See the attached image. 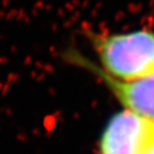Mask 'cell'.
I'll use <instances>...</instances> for the list:
<instances>
[{"label": "cell", "instance_id": "cell-2", "mask_svg": "<svg viewBox=\"0 0 154 154\" xmlns=\"http://www.w3.org/2000/svg\"><path fill=\"white\" fill-rule=\"evenodd\" d=\"M154 147V121L123 110L106 123L99 138V154H146Z\"/></svg>", "mask_w": 154, "mask_h": 154}, {"label": "cell", "instance_id": "cell-1", "mask_svg": "<svg viewBox=\"0 0 154 154\" xmlns=\"http://www.w3.org/2000/svg\"><path fill=\"white\" fill-rule=\"evenodd\" d=\"M88 37L98 58L97 66L109 77L132 81L154 74L153 31L90 33Z\"/></svg>", "mask_w": 154, "mask_h": 154}, {"label": "cell", "instance_id": "cell-4", "mask_svg": "<svg viewBox=\"0 0 154 154\" xmlns=\"http://www.w3.org/2000/svg\"><path fill=\"white\" fill-rule=\"evenodd\" d=\"M146 154H154V147L152 149H151V151H149V153H146Z\"/></svg>", "mask_w": 154, "mask_h": 154}, {"label": "cell", "instance_id": "cell-3", "mask_svg": "<svg viewBox=\"0 0 154 154\" xmlns=\"http://www.w3.org/2000/svg\"><path fill=\"white\" fill-rule=\"evenodd\" d=\"M66 57L74 65L86 69L98 78L125 110L154 121V74L132 81H120L105 74L97 64L77 50L67 53Z\"/></svg>", "mask_w": 154, "mask_h": 154}]
</instances>
